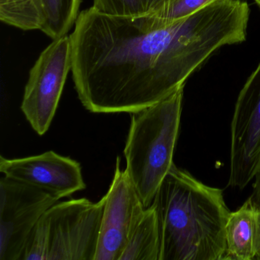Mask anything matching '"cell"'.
<instances>
[{
	"label": "cell",
	"instance_id": "obj_13",
	"mask_svg": "<svg viewBox=\"0 0 260 260\" xmlns=\"http://www.w3.org/2000/svg\"><path fill=\"white\" fill-rule=\"evenodd\" d=\"M0 20L23 31L41 30L43 22L41 0H0Z\"/></svg>",
	"mask_w": 260,
	"mask_h": 260
},
{
	"label": "cell",
	"instance_id": "obj_7",
	"mask_svg": "<svg viewBox=\"0 0 260 260\" xmlns=\"http://www.w3.org/2000/svg\"><path fill=\"white\" fill-rule=\"evenodd\" d=\"M231 132L228 185L243 189L260 168V63L240 90Z\"/></svg>",
	"mask_w": 260,
	"mask_h": 260
},
{
	"label": "cell",
	"instance_id": "obj_4",
	"mask_svg": "<svg viewBox=\"0 0 260 260\" xmlns=\"http://www.w3.org/2000/svg\"><path fill=\"white\" fill-rule=\"evenodd\" d=\"M104 199L57 202L37 223L46 243V260H95Z\"/></svg>",
	"mask_w": 260,
	"mask_h": 260
},
{
	"label": "cell",
	"instance_id": "obj_14",
	"mask_svg": "<svg viewBox=\"0 0 260 260\" xmlns=\"http://www.w3.org/2000/svg\"><path fill=\"white\" fill-rule=\"evenodd\" d=\"M170 0H93L92 7L109 16L142 17L151 16Z\"/></svg>",
	"mask_w": 260,
	"mask_h": 260
},
{
	"label": "cell",
	"instance_id": "obj_5",
	"mask_svg": "<svg viewBox=\"0 0 260 260\" xmlns=\"http://www.w3.org/2000/svg\"><path fill=\"white\" fill-rule=\"evenodd\" d=\"M71 70L72 42L66 36L53 40L30 71L21 109L38 135L49 129Z\"/></svg>",
	"mask_w": 260,
	"mask_h": 260
},
{
	"label": "cell",
	"instance_id": "obj_8",
	"mask_svg": "<svg viewBox=\"0 0 260 260\" xmlns=\"http://www.w3.org/2000/svg\"><path fill=\"white\" fill-rule=\"evenodd\" d=\"M104 211L95 260H120L145 206L125 170L116 159L112 184L103 196Z\"/></svg>",
	"mask_w": 260,
	"mask_h": 260
},
{
	"label": "cell",
	"instance_id": "obj_6",
	"mask_svg": "<svg viewBox=\"0 0 260 260\" xmlns=\"http://www.w3.org/2000/svg\"><path fill=\"white\" fill-rule=\"evenodd\" d=\"M60 199L4 176L0 179V260H21L41 217Z\"/></svg>",
	"mask_w": 260,
	"mask_h": 260
},
{
	"label": "cell",
	"instance_id": "obj_2",
	"mask_svg": "<svg viewBox=\"0 0 260 260\" xmlns=\"http://www.w3.org/2000/svg\"><path fill=\"white\" fill-rule=\"evenodd\" d=\"M151 205L159 223V260H223L231 211L221 189L174 164Z\"/></svg>",
	"mask_w": 260,
	"mask_h": 260
},
{
	"label": "cell",
	"instance_id": "obj_17",
	"mask_svg": "<svg viewBox=\"0 0 260 260\" xmlns=\"http://www.w3.org/2000/svg\"><path fill=\"white\" fill-rule=\"evenodd\" d=\"M255 4H257V6H258V7H259L260 9V0H255Z\"/></svg>",
	"mask_w": 260,
	"mask_h": 260
},
{
	"label": "cell",
	"instance_id": "obj_3",
	"mask_svg": "<svg viewBox=\"0 0 260 260\" xmlns=\"http://www.w3.org/2000/svg\"><path fill=\"white\" fill-rule=\"evenodd\" d=\"M184 86L161 101L131 114L124 150L125 171L145 208L153 203L161 183L174 164Z\"/></svg>",
	"mask_w": 260,
	"mask_h": 260
},
{
	"label": "cell",
	"instance_id": "obj_9",
	"mask_svg": "<svg viewBox=\"0 0 260 260\" xmlns=\"http://www.w3.org/2000/svg\"><path fill=\"white\" fill-rule=\"evenodd\" d=\"M0 172L7 177L45 190L59 199L86 188L80 164L54 151L15 159L1 156Z\"/></svg>",
	"mask_w": 260,
	"mask_h": 260
},
{
	"label": "cell",
	"instance_id": "obj_15",
	"mask_svg": "<svg viewBox=\"0 0 260 260\" xmlns=\"http://www.w3.org/2000/svg\"><path fill=\"white\" fill-rule=\"evenodd\" d=\"M218 0H170L150 17L162 24H169L188 17Z\"/></svg>",
	"mask_w": 260,
	"mask_h": 260
},
{
	"label": "cell",
	"instance_id": "obj_12",
	"mask_svg": "<svg viewBox=\"0 0 260 260\" xmlns=\"http://www.w3.org/2000/svg\"><path fill=\"white\" fill-rule=\"evenodd\" d=\"M81 3L82 0H41V31L52 40L66 36L78 19Z\"/></svg>",
	"mask_w": 260,
	"mask_h": 260
},
{
	"label": "cell",
	"instance_id": "obj_11",
	"mask_svg": "<svg viewBox=\"0 0 260 260\" xmlns=\"http://www.w3.org/2000/svg\"><path fill=\"white\" fill-rule=\"evenodd\" d=\"M160 235L154 205L144 210L120 260H159Z\"/></svg>",
	"mask_w": 260,
	"mask_h": 260
},
{
	"label": "cell",
	"instance_id": "obj_16",
	"mask_svg": "<svg viewBox=\"0 0 260 260\" xmlns=\"http://www.w3.org/2000/svg\"><path fill=\"white\" fill-rule=\"evenodd\" d=\"M254 179L255 182L252 185V191L249 197V200L252 205L260 211V168L255 173Z\"/></svg>",
	"mask_w": 260,
	"mask_h": 260
},
{
	"label": "cell",
	"instance_id": "obj_10",
	"mask_svg": "<svg viewBox=\"0 0 260 260\" xmlns=\"http://www.w3.org/2000/svg\"><path fill=\"white\" fill-rule=\"evenodd\" d=\"M223 260H260V211L249 199L230 213Z\"/></svg>",
	"mask_w": 260,
	"mask_h": 260
},
{
	"label": "cell",
	"instance_id": "obj_1",
	"mask_svg": "<svg viewBox=\"0 0 260 260\" xmlns=\"http://www.w3.org/2000/svg\"><path fill=\"white\" fill-rule=\"evenodd\" d=\"M70 36L79 100L99 114H132L161 101L219 48L240 39L220 2L169 24L149 16H109L91 7L80 12Z\"/></svg>",
	"mask_w": 260,
	"mask_h": 260
}]
</instances>
